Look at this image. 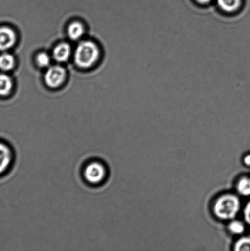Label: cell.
<instances>
[{
    "mask_svg": "<svg viewBox=\"0 0 250 251\" xmlns=\"http://www.w3.org/2000/svg\"><path fill=\"white\" fill-rule=\"evenodd\" d=\"M241 208V201L238 196L227 193L216 199L213 206V211L219 220L231 221L238 215Z\"/></svg>",
    "mask_w": 250,
    "mask_h": 251,
    "instance_id": "cell-2",
    "label": "cell"
},
{
    "mask_svg": "<svg viewBox=\"0 0 250 251\" xmlns=\"http://www.w3.org/2000/svg\"><path fill=\"white\" fill-rule=\"evenodd\" d=\"M66 75V71L61 66H51L45 73V81L46 85L50 88L59 87L65 80Z\"/></svg>",
    "mask_w": 250,
    "mask_h": 251,
    "instance_id": "cell-5",
    "label": "cell"
},
{
    "mask_svg": "<svg viewBox=\"0 0 250 251\" xmlns=\"http://www.w3.org/2000/svg\"><path fill=\"white\" fill-rule=\"evenodd\" d=\"M16 36L11 28L7 26L0 27V51H4L14 46Z\"/></svg>",
    "mask_w": 250,
    "mask_h": 251,
    "instance_id": "cell-6",
    "label": "cell"
},
{
    "mask_svg": "<svg viewBox=\"0 0 250 251\" xmlns=\"http://www.w3.org/2000/svg\"><path fill=\"white\" fill-rule=\"evenodd\" d=\"M16 161V151L8 140L0 137V179L11 173Z\"/></svg>",
    "mask_w": 250,
    "mask_h": 251,
    "instance_id": "cell-4",
    "label": "cell"
},
{
    "mask_svg": "<svg viewBox=\"0 0 250 251\" xmlns=\"http://www.w3.org/2000/svg\"><path fill=\"white\" fill-rule=\"evenodd\" d=\"M218 4L226 12H234L241 6L242 0H217Z\"/></svg>",
    "mask_w": 250,
    "mask_h": 251,
    "instance_id": "cell-13",
    "label": "cell"
},
{
    "mask_svg": "<svg viewBox=\"0 0 250 251\" xmlns=\"http://www.w3.org/2000/svg\"><path fill=\"white\" fill-rule=\"evenodd\" d=\"M197 1L198 2H200V3L205 4V3H207V2H209V1H211V0H197Z\"/></svg>",
    "mask_w": 250,
    "mask_h": 251,
    "instance_id": "cell-18",
    "label": "cell"
},
{
    "mask_svg": "<svg viewBox=\"0 0 250 251\" xmlns=\"http://www.w3.org/2000/svg\"><path fill=\"white\" fill-rule=\"evenodd\" d=\"M13 87L11 77L5 74L0 73V97H6L10 94Z\"/></svg>",
    "mask_w": 250,
    "mask_h": 251,
    "instance_id": "cell-8",
    "label": "cell"
},
{
    "mask_svg": "<svg viewBox=\"0 0 250 251\" xmlns=\"http://www.w3.org/2000/svg\"><path fill=\"white\" fill-rule=\"evenodd\" d=\"M234 250L236 251H250V237H243L240 238L235 243Z\"/></svg>",
    "mask_w": 250,
    "mask_h": 251,
    "instance_id": "cell-14",
    "label": "cell"
},
{
    "mask_svg": "<svg viewBox=\"0 0 250 251\" xmlns=\"http://www.w3.org/2000/svg\"><path fill=\"white\" fill-rule=\"evenodd\" d=\"M236 190L242 196H250V177L244 176L240 178L236 184Z\"/></svg>",
    "mask_w": 250,
    "mask_h": 251,
    "instance_id": "cell-9",
    "label": "cell"
},
{
    "mask_svg": "<svg viewBox=\"0 0 250 251\" xmlns=\"http://www.w3.org/2000/svg\"><path fill=\"white\" fill-rule=\"evenodd\" d=\"M71 53V48L69 44L61 43L54 49L53 51V58L58 62H65L69 58Z\"/></svg>",
    "mask_w": 250,
    "mask_h": 251,
    "instance_id": "cell-7",
    "label": "cell"
},
{
    "mask_svg": "<svg viewBox=\"0 0 250 251\" xmlns=\"http://www.w3.org/2000/svg\"><path fill=\"white\" fill-rule=\"evenodd\" d=\"M99 55V49L94 43L83 41L79 44L76 49L75 61L81 68H90L96 62Z\"/></svg>",
    "mask_w": 250,
    "mask_h": 251,
    "instance_id": "cell-3",
    "label": "cell"
},
{
    "mask_svg": "<svg viewBox=\"0 0 250 251\" xmlns=\"http://www.w3.org/2000/svg\"><path fill=\"white\" fill-rule=\"evenodd\" d=\"M36 61L40 67L45 68L50 65L51 60L47 54L41 53L37 56Z\"/></svg>",
    "mask_w": 250,
    "mask_h": 251,
    "instance_id": "cell-15",
    "label": "cell"
},
{
    "mask_svg": "<svg viewBox=\"0 0 250 251\" xmlns=\"http://www.w3.org/2000/svg\"><path fill=\"white\" fill-rule=\"evenodd\" d=\"M14 65V58L11 54L4 53L0 55V70L9 71L13 69Z\"/></svg>",
    "mask_w": 250,
    "mask_h": 251,
    "instance_id": "cell-12",
    "label": "cell"
},
{
    "mask_svg": "<svg viewBox=\"0 0 250 251\" xmlns=\"http://www.w3.org/2000/svg\"><path fill=\"white\" fill-rule=\"evenodd\" d=\"M227 229L231 234L234 235H242L246 232V227L244 223L241 221L232 220L230 221Z\"/></svg>",
    "mask_w": 250,
    "mask_h": 251,
    "instance_id": "cell-11",
    "label": "cell"
},
{
    "mask_svg": "<svg viewBox=\"0 0 250 251\" xmlns=\"http://www.w3.org/2000/svg\"><path fill=\"white\" fill-rule=\"evenodd\" d=\"M243 162L247 167H250V154H247L244 157Z\"/></svg>",
    "mask_w": 250,
    "mask_h": 251,
    "instance_id": "cell-17",
    "label": "cell"
},
{
    "mask_svg": "<svg viewBox=\"0 0 250 251\" xmlns=\"http://www.w3.org/2000/svg\"><path fill=\"white\" fill-rule=\"evenodd\" d=\"M84 33V28L80 22H75L70 25L68 28V36L73 41L79 39Z\"/></svg>",
    "mask_w": 250,
    "mask_h": 251,
    "instance_id": "cell-10",
    "label": "cell"
},
{
    "mask_svg": "<svg viewBox=\"0 0 250 251\" xmlns=\"http://www.w3.org/2000/svg\"><path fill=\"white\" fill-rule=\"evenodd\" d=\"M83 182L91 188H100L107 183L110 169L106 162L100 158H90L83 164L80 171Z\"/></svg>",
    "mask_w": 250,
    "mask_h": 251,
    "instance_id": "cell-1",
    "label": "cell"
},
{
    "mask_svg": "<svg viewBox=\"0 0 250 251\" xmlns=\"http://www.w3.org/2000/svg\"><path fill=\"white\" fill-rule=\"evenodd\" d=\"M244 216L245 221L247 225L250 226V201L247 203L244 210Z\"/></svg>",
    "mask_w": 250,
    "mask_h": 251,
    "instance_id": "cell-16",
    "label": "cell"
}]
</instances>
